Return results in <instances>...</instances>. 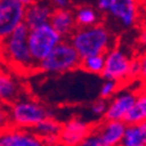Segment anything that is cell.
<instances>
[{"label":"cell","mask_w":146,"mask_h":146,"mask_svg":"<svg viewBox=\"0 0 146 146\" xmlns=\"http://www.w3.org/2000/svg\"><path fill=\"white\" fill-rule=\"evenodd\" d=\"M28 31L27 25L22 22L0 41V58L20 72H29L38 68L28 48Z\"/></svg>","instance_id":"cell-1"},{"label":"cell","mask_w":146,"mask_h":146,"mask_svg":"<svg viewBox=\"0 0 146 146\" xmlns=\"http://www.w3.org/2000/svg\"><path fill=\"white\" fill-rule=\"evenodd\" d=\"M69 41L81 58L89 55L105 54L116 44L110 29L101 22L89 27H77L69 36Z\"/></svg>","instance_id":"cell-2"},{"label":"cell","mask_w":146,"mask_h":146,"mask_svg":"<svg viewBox=\"0 0 146 146\" xmlns=\"http://www.w3.org/2000/svg\"><path fill=\"white\" fill-rule=\"evenodd\" d=\"M81 57L70 41L62 40L38 64L46 74H64L80 68Z\"/></svg>","instance_id":"cell-3"},{"label":"cell","mask_w":146,"mask_h":146,"mask_svg":"<svg viewBox=\"0 0 146 146\" xmlns=\"http://www.w3.org/2000/svg\"><path fill=\"white\" fill-rule=\"evenodd\" d=\"M8 116L11 126L32 130L41 120L49 117L50 112L44 105L39 102L19 97L11 104Z\"/></svg>","instance_id":"cell-4"},{"label":"cell","mask_w":146,"mask_h":146,"mask_svg":"<svg viewBox=\"0 0 146 146\" xmlns=\"http://www.w3.org/2000/svg\"><path fill=\"white\" fill-rule=\"evenodd\" d=\"M27 40L31 55L38 66L54 49L55 46L63 40V38L48 22L34 28H29Z\"/></svg>","instance_id":"cell-5"},{"label":"cell","mask_w":146,"mask_h":146,"mask_svg":"<svg viewBox=\"0 0 146 146\" xmlns=\"http://www.w3.org/2000/svg\"><path fill=\"white\" fill-rule=\"evenodd\" d=\"M138 0H97V8L116 20L123 28H130L138 20Z\"/></svg>","instance_id":"cell-6"},{"label":"cell","mask_w":146,"mask_h":146,"mask_svg":"<svg viewBox=\"0 0 146 146\" xmlns=\"http://www.w3.org/2000/svg\"><path fill=\"white\" fill-rule=\"evenodd\" d=\"M131 57L120 47L116 44L105 53V64L102 71V76L105 80L117 81L120 86L127 83L129 67Z\"/></svg>","instance_id":"cell-7"},{"label":"cell","mask_w":146,"mask_h":146,"mask_svg":"<svg viewBox=\"0 0 146 146\" xmlns=\"http://www.w3.org/2000/svg\"><path fill=\"white\" fill-rule=\"evenodd\" d=\"M26 7L15 0H0V41L25 20Z\"/></svg>","instance_id":"cell-8"},{"label":"cell","mask_w":146,"mask_h":146,"mask_svg":"<svg viewBox=\"0 0 146 146\" xmlns=\"http://www.w3.org/2000/svg\"><path fill=\"white\" fill-rule=\"evenodd\" d=\"M92 126L81 118H72L61 126L58 141L62 145L76 146L82 145L83 140L90 133Z\"/></svg>","instance_id":"cell-9"},{"label":"cell","mask_w":146,"mask_h":146,"mask_svg":"<svg viewBox=\"0 0 146 146\" xmlns=\"http://www.w3.org/2000/svg\"><path fill=\"white\" fill-rule=\"evenodd\" d=\"M42 140L31 129L8 126L0 131V146H41Z\"/></svg>","instance_id":"cell-10"},{"label":"cell","mask_w":146,"mask_h":146,"mask_svg":"<svg viewBox=\"0 0 146 146\" xmlns=\"http://www.w3.org/2000/svg\"><path fill=\"white\" fill-rule=\"evenodd\" d=\"M126 124L124 120H110L105 119L97 126H92L100 141V146H116L120 145L123 139Z\"/></svg>","instance_id":"cell-11"},{"label":"cell","mask_w":146,"mask_h":146,"mask_svg":"<svg viewBox=\"0 0 146 146\" xmlns=\"http://www.w3.org/2000/svg\"><path fill=\"white\" fill-rule=\"evenodd\" d=\"M113 98L108 103V108L104 115V119L110 120H124L126 113L131 109L136 98V90H125L117 92Z\"/></svg>","instance_id":"cell-12"},{"label":"cell","mask_w":146,"mask_h":146,"mask_svg":"<svg viewBox=\"0 0 146 146\" xmlns=\"http://www.w3.org/2000/svg\"><path fill=\"white\" fill-rule=\"evenodd\" d=\"M22 84L12 72L0 69V104L13 103L21 97Z\"/></svg>","instance_id":"cell-13"},{"label":"cell","mask_w":146,"mask_h":146,"mask_svg":"<svg viewBox=\"0 0 146 146\" xmlns=\"http://www.w3.org/2000/svg\"><path fill=\"white\" fill-rule=\"evenodd\" d=\"M54 7L50 3L47 1H35L26 7L25 11V20L23 22L28 28H34L36 26L48 23L53 14Z\"/></svg>","instance_id":"cell-14"},{"label":"cell","mask_w":146,"mask_h":146,"mask_svg":"<svg viewBox=\"0 0 146 146\" xmlns=\"http://www.w3.org/2000/svg\"><path fill=\"white\" fill-rule=\"evenodd\" d=\"M49 23L63 39L69 38L72 32L77 28L74 11L69 8H54Z\"/></svg>","instance_id":"cell-15"},{"label":"cell","mask_w":146,"mask_h":146,"mask_svg":"<svg viewBox=\"0 0 146 146\" xmlns=\"http://www.w3.org/2000/svg\"><path fill=\"white\" fill-rule=\"evenodd\" d=\"M61 126L62 125L57 120H55L49 116L41 120L39 124H36L32 130L36 136L40 137L43 145H56L60 144L58 135Z\"/></svg>","instance_id":"cell-16"},{"label":"cell","mask_w":146,"mask_h":146,"mask_svg":"<svg viewBox=\"0 0 146 146\" xmlns=\"http://www.w3.org/2000/svg\"><path fill=\"white\" fill-rule=\"evenodd\" d=\"M145 120H146V86L137 90L135 102H133L131 109L124 118L126 125L138 124Z\"/></svg>","instance_id":"cell-17"},{"label":"cell","mask_w":146,"mask_h":146,"mask_svg":"<svg viewBox=\"0 0 146 146\" xmlns=\"http://www.w3.org/2000/svg\"><path fill=\"white\" fill-rule=\"evenodd\" d=\"M120 145L123 146H146V120L138 124L126 125Z\"/></svg>","instance_id":"cell-18"},{"label":"cell","mask_w":146,"mask_h":146,"mask_svg":"<svg viewBox=\"0 0 146 146\" xmlns=\"http://www.w3.org/2000/svg\"><path fill=\"white\" fill-rule=\"evenodd\" d=\"M74 17L77 27H89L101 22V12L89 5H82L76 7Z\"/></svg>","instance_id":"cell-19"},{"label":"cell","mask_w":146,"mask_h":146,"mask_svg":"<svg viewBox=\"0 0 146 146\" xmlns=\"http://www.w3.org/2000/svg\"><path fill=\"white\" fill-rule=\"evenodd\" d=\"M104 64H105V54H96L81 58L80 68H82L87 72H90V74L101 75L104 69Z\"/></svg>","instance_id":"cell-20"},{"label":"cell","mask_w":146,"mask_h":146,"mask_svg":"<svg viewBox=\"0 0 146 146\" xmlns=\"http://www.w3.org/2000/svg\"><path fill=\"white\" fill-rule=\"evenodd\" d=\"M121 86L117 82V81H113V80H105L103 82V84L101 86V89H100V97L103 100H109L113 97L117 92H118V89L120 88Z\"/></svg>","instance_id":"cell-21"},{"label":"cell","mask_w":146,"mask_h":146,"mask_svg":"<svg viewBox=\"0 0 146 146\" xmlns=\"http://www.w3.org/2000/svg\"><path fill=\"white\" fill-rule=\"evenodd\" d=\"M140 78V61L139 58H131L129 67L127 82H133Z\"/></svg>","instance_id":"cell-22"},{"label":"cell","mask_w":146,"mask_h":146,"mask_svg":"<svg viewBox=\"0 0 146 146\" xmlns=\"http://www.w3.org/2000/svg\"><path fill=\"white\" fill-rule=\"evenodd\" d=\"M106 108H108V102L106 100L100 98L98 101H96L91 104L90 106V111L94 116L96 117H104L105 111H106Z\"/></svg>","instance_id":"cell-23"},{"label":"cell","mask_w":146,"mask_h":146,"mask_svg":"<svg viewBox=\"0 0 146 146\" xmlns=\"http://www.w3.org/2000/svg\"><path fill=\"white\" fill-rule=\"evenodd\" d=\"M9 126V116H8V110L0 106V131L5 130L6 127Z\"/></svg>","instance_id":"cell-24"},{"label":"cell","mask_w":146,"mask_h":146,"mask_svg":"<svg viewBox=\"0 0 146 146\" xmlns=\"http://www.w3.org/2000/svg\"><path fill=\"white\" fill-rule=\"evenodd\" d=\"M139 61H140V80L146 86V52L143 54Z\"/></svg>","instance_id":"cell-25"},{"label":"cell","mask_w":146,"mask_h":146,"mask_svg":"<svg viewBox=\"0 0 146 146\" xmlns=\"http://www.w3.org/2000/svg\"><path fill=\"white\" fill-rule=\"evenodd\" d=\"M54 8H69L72 0H49Z\"/></svg>","instance_id":"cell-26"},{"label":"cell","mask_w":146,"mask_h":146,"mask_svg":"<svg viewBox=\"0 0 146 146\" xmlns=\"http://www.w3.org/2000/svg\"><path fill=\"white\" fill-rule=\"evenodd\" d=\"M15 1H18L19 4H21L22 6H25V7H27V6H29V5H32L35 0H15Z\"/></svg>","instance_id":"cell-27"},{"label":"cell","mask_w":146,"mask_h":146,"mask_svg":"<svg viewBox=\"0 0 146 146\" xmlns=\"http://www.w3.org/2000/svg\"><path fill=\"white\" fill-rule=\"evenodd\" d=\"M138 1H141V0H138Z\"/></svg>","instance_id":"cell-28"}]
</instances>
